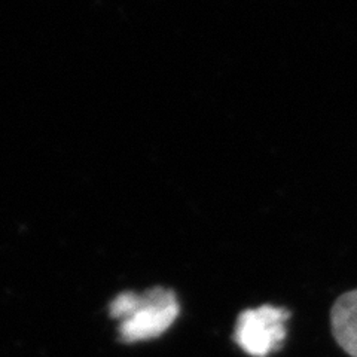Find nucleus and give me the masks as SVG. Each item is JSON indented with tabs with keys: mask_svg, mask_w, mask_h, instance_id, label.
Returning a JSON list of instances; mask_svg holds the SVG:
<instances>
[{
	"mask_svg": "<svg viewBox=\"0 0 357 357\" xmlns=\"http://www.w3.org/2000/svg\"><path fill=\"white\" fill-rule=\"evenodd\" d=\"M112 316L121 317V335L126 341L160 337L178 316V303L169 289L155 287L144 295H119L110 307Z\"/></svg>",
	"mask_w": 357,
	"mask_h": 357,
	"instance_id": "obj_1",
	"label": "nucleus"
},
{
	"mask_svg": "<svg viewBox=\"0 0 357 357\" xmlns=\"http://www.w3.org/2000/svg\"><path fill=\"white\" fill-rule=\"evenodd\" d=\"M289 317L286 308L274 305L244 310L237 319L234 340L245 354L268 357L283 345Z\"/></svg>",
	"mask_w": 357,
	"mask_h": 357,
	"instance_id": "obj_2",
	"label": "nucleus"
},
{
	"mask_svg": "<svg viewBox=\"0 0 357 357\" xmlns=\"http://www.w3.org/2000/svg\"><path fill=\"white\" fill-rule=\"evenodd\" d=\"M333 337L341 349L357 357V290L341 295L331 312Z\"/></svg>",
	"mask_w": 357,
	"mask_h": 357,
	"instance_id": "obj_3",
	"label": "nucleus"
}]
</instances>
